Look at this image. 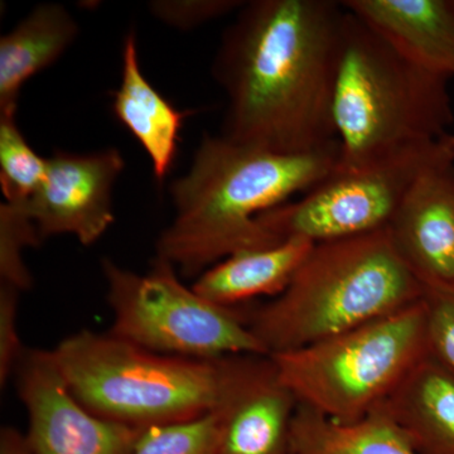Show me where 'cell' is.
Instances as JSON below:
<instances>
[{"label":"cell","instance_id":"obj_1","mask_svg":"<svg viewBox=\"0 0 454 454\" xmlns=\"http://www.w3.org/2000/svg\"><path fill=\"white\" fill-rule=\"evenodd\" d=\"M346 9L333 0H250L223 33L214 77L221 136L279 154L339 145L333 97Z\"/></svg>","mask_w":454,"mask_h":454},{"label":"cell","instance_id":"obj_11","mask_svg":"<svg viewBox=\"0 0 454 454\" xmlns=\"http://www.w3.org/2000/svg\"><path fill=\"white\" fill-rule=\"evenodd\" d=\"M387 230L426 292H454V157L420 176Z\"/></svg>","mask_w":454,"mask_h":454},{"label":"cell","instance_id":"obj_17","mask_svg":"<svg viewBox=\"0 0 454 454\" xmlns=\"http://www.w3.org/2000/svg\"><path fill=\"white\" fill-rule=\"evenodd\" d=\"M79 35V25L61 4L46 3L0 38V114L17 113L20 89L55 64Z\"/></svg>","mask_w":454,"mask_h":454},{"label":"cell","instance_id":"obj_12","mask_svg":"<svg viewBox=\"0 0 454 454\" xmlns=\"http://www.w3.org/2000/svg\"><path fill=\"white\" fill-rule=\"evenodd\" d=\"M297 397L280 380L273 358L247 355L243 372L217 413L219 454H291Z\"/></svg>","mask_w":454,"mask_h":454},{"label":"cell","instance_id":"obj_14","mask_svg":"<svg viewBox=\"0 0 454 454\" xmlns=\"http://www.w3.org/2000/svg\"><path fill=\"white\" fill-rule=\"evenodd\" d=\"M376 411L393 420L417 454H454V373L432 355Z\"/></svg>","mask_w":454,"mask_h":454},{"label":"cell","instance_id":"obj_9","mask_svg":"<svg viewBox=\"0 0 454 454\" xmlns=\"http://www.w3.org/2000/svg\"><path fill=\"white\" fill-rule=\"evenodd\" d=\"M16 372L32 454H133L142 429L86 409L66 382L53 351L26 349Z\"/></svg>","mask_w":454,"mask_h":454},{"label":"cell","instance_id":"obj_23","mask_svg":"<svg viewBox=\"0 0 454 454\" xmlns=\"http://www.w3.org/2000/svg\"><path fill=\"white\" fill-rule=\"evenodd\" d=\"M429 355L454 373V292H426Z\"/></svg>","mask_w":454,"mask_h":454},{"label":"cell","instance_id":"obj_19","mask_svg":"<svg viewBox=\"0 0 454 454\" xmlns=\"http://www.w3.org/2000/svg\"><path fill=\"white\" fill-rule=\"evenodd\" d=\"M16 116L17 113L0 114V186L5 202L22 205L43 184L47 158L27 143Z\"/></svg>","mask_w":454,"mask_h":454},{"label":"cell","instance_id":"obj_6","mask_svg":"<svg viewBox=\"0 0 454 454\" xmlns=\"http://www.w3.org/2000/svg\"><path fill=\"white\" fill-rule=\"evenodd\" d=\"M428 354L423 298L393 315L270 357L300 404L349 423L375 411Z\"/></svg>","mask_w":454,"mask_h":454},{"label":"cell","instance_id":"obj_13","mask_svg":"<svg viewBox=\"0 0 454 454\" xmlns=\"http://www.w3.org/2000/svg\"><path fill=\"white\" fill-rule=\"evenodd\" d=\"M405 59L454 79V0H343Z\"/></svg>","mask_w":454,"mask_h":454},{"label":"cell","instance_id":"obj_21","mask_svg":"<svg viewBox=\"0 0 454 454\" xmlns=\"http://www.w3.org/2000/svg\"><path fill=\"white\" fill-rule=\"evenodd\" d=\"M26 203L0 206V278L2 284L22 292L32 286V277L22 259V250L37 247L41 239Z\"/></svg>","mask_w":454,"mask_h":454},{"label":"cell","instance_id":"obj_18","mask_svg":"<svg viewBox=\"0 0 454 454\" xmlns=\"http://www.w3.org/2000/svg\"><path fill=\"white\" fill-rule=\"evenodd\" d=\"M291 454H417L387 415L372 411L340 423L298 405L293 418Z\"/></svg>","mask_w":454,"mask_h":454},{"label":"cell","instance_id":"obj_3","mask_svg":"<svg viewBox=\"0 0 454 454\" xmlns=\"http://www.w3.org/2000/svg\"><path fill=\"white\" fill-rule=\"evenodd\" d=\"M424 295L384 229L315 244L286 291L245 316L269 355L282 354L408 309Z\"/></svg>","mask_w":454,"mask_h":454},{"label":"cell","instance_id":"obj_22","mask_svg":"<svg viewBox=\"0 0 454 454\" xmlns=\"http://www.w3.org/2000/svg\"><path fill=\"white\" fill-rule=\"evenodd\" d=\"M241 0H154L148 3L153 17L163 25L178 31H191L239 11Z\"/></svg>","mask_w":454,"mask_h":454},{"label":"cell","instance_id":"obj_25","mask_svg":"<svg viewBox=\"0 0 454 454\" xmlns=\"http://www.w3.org/2000/svg\"><path fill=\"white\" fill-rule=\"evenodd\" d=\"M0 454H32L26 435L16 429L2 430L0 437Z\"/></svg>","mask_w":454,"mask_h":454},{"label":"cell","instance_id":"obj_24","mask_svg":"<svg viewBox=\"0 0 454 454\" xmlns=\"http://www.w3.org/2000/svg\"><path fill=\"white\" fill-rule=\"evenodd\" d=\"M18 295L13 286H0V382L7 384L26 349L18 333Z\"/></svg>","mask_w":454,"mask_h":454},{"label":"cell","instance_id":"obj_10","mask_svg":"<svg viewBox=\"0 0 454 454\" xmlns=\"http://www.w3.org/2000/svg\"><path fill=\"white\" fill-rule=\"evenodd\" d=\"M124 167L116 148L47 158L46 178L25 205L41 240L68 234L85 247L97 243L115 220L113 188Z\"/></svg>","mask_w":454,"mask_h":454},{"label":"cell","instance_id":"obj_7","mask_svg":"<svg viewBox=\"0 0 454 454\" xmlns=\"http://www.w3.org/2000/svg\"><path fill=\"white\" fill-rule=\"evenodd\" d=\"M110 334L157 354L192 358L264 355L245 310L206 300L179 279L177 269L155 256L146 274L103 259Z\"/></svg>","mask_w":454,"mask_h":454},{"label":"cell","instance_id":"obj_5","mask_svg":"<svg viewBox=\"0 0 454 454\" xmlns=\"http://www.w3.org/2000/svg\"><path fill=\"white\" fill-rule=\"evenodd\" d=\"M448 82L409 61L346 11L333 97L337 169L357 168L450 134Z\"/></svg>","mask_w":454,"mask_h":454},{"label":"cell","instance_id":"obj_16","mask_svg":"<svg viewBox=\"0 0 454 454\" xmlns=\"http://www.w3.org/2000/svg\"><path fill=\"white\" fill-rule=\"evenodd\" d=\"M315 244L288 239L274 247L234 254L212 265L193 283V291L223 307H239L286 291Z\"/></svg>","mask_w":454,"mask_h":454},{"label":"cell","instance_id":"obj_15","mask_svg":"<svg viewBox=\"0 0 454 454\" xmlns=\"http://www.w3.org/2000/svg\"><path fill=\"white\" fill-rule=\"evenodd\" d=\"M113 110L151 158L154 177L163 181L175 162L186 113L178 112L142 73L134 29L122 44L121 82L114 94Z\"/></svg>","mask_w":454,"mask_h":454},{"label":"cell","instance_id":"obj_20","mask_svg":"<svg viewBox=\"0 0 454 454\" xmlns=\"http://www.w3.org/2000/svg\"><path fill=\"white\" fill-rule=\"evenodd\" d=\"M133 454H219L217 415L142 429Z\"/></svg>","mask_w":454,"mask_h":454},{"label":"cell","instance_id":"obj_4","mask_svg":"<svg viewBox=\"0 0 454 454\" xmlns=\"http://www.w3.org/2000/svg\"><path fill=\"white\" fill-rule=\"evenodd\" d=\"M52 351L86 409L139 429L217 413L247 356H170L89 330L61 340Z\"/></svg>","mask_w":454,"mask_h":454},{"label":"cell","instance_id":"obj_8","mask_svg":"<svg viewBox=\"0 0 454 454\" xmlns=\"http://www.w3.org/2000/svg\"><path fill=\"white\" fill-rule=\"evenodd\" d=\"M454 157V134L408 146L365 166L337 169L301 199L260 215V225L278 240L313 244L387 229L420 176Z\"/></svg>","mask_w":454,"mask_h":454},{"label":"cell","instance_id":"obj_2","mask_svg":"<svg viewBox=\"0 0 454 454\" xmlns=\"http://www.w3.org/2000/svg\"><path fill=\"white\" fill-rule=\"evenodd\" d=\"M339 160L340 145L279 154L207 134L190 169L170 184L176 214L158 238L157 256L193 278L234 254L282 243L260 225V215L309 192Z\"/></svg>","mask_w":454,"mask_h":454}]
</instances>
